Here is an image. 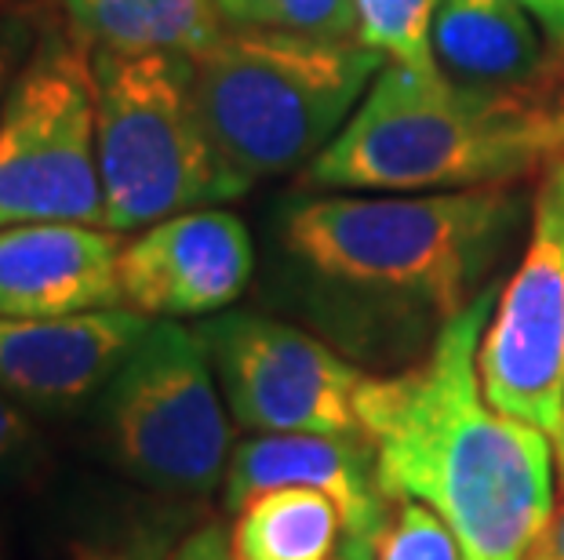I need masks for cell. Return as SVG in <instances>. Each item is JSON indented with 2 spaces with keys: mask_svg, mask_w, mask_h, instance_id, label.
Masks as SVG:
<instances>
[{
  "mask_svg": "<svg viewBox=\"0 0 564 560\" xmlns=\"http://www.w3.org/2000/svg\"><path fill=\"white\" fill-rule=\"evenodd\" d=\"M273 487H314L343 514V560H376L379 531L393 498L382 492L376 448L365 437L335 433H256L230 451L223 506L237 514Z\"/></svg>",
  "mask_w": 564,
  "mask_h": 560,
  "instance_id": "cell-12",
  "label": "cell"
},
{
  "mask_svg": "<svg viewBox=\"0 0 564 560\" xmlns=\"http://www.w3.org/2000/svg\"><path fill=\"white\" fill-rule=\"evenodd\" d=\"M121 233L84 222L0 230V317H69L121 303Z\"/></svg>",
  "mask_w": 564,
  "mask_h": 560,
  "instance_id": "cell-13",
  "label": "cell"
},
{
  "mask_svg": "<svg viewBox=\"0 0 564 560\" xmlns=\"http://www.w3.org/2000/svg\"><path fill=\"white\" fill-rule=\"evenodd\" d=\"M234 422L256 433L361 437L371 375L332 345L259 314H215L197 325Z\"/></svg>",
  "mask_w": 564,
  "mask_h": 560,
  "instance_id": "cell-9",
  "label": "cell"
},
{
  "mask_svg": "<svg viewBox=\"0 0 564 560\" xmlns=\"http://www.w3.org/2000/svg\"><path fill=\"white\" fill-rule=\"evenodd\" d=\"M543 542H546V550H550V560H564V506L557 509V517L550 520Z\"/></svg>",
  "mask_w": 564,
  "mask_h": 560,
  "instance_id": "cell-25",
  "label": "cell"
},
{
  "mask_svg": "<svg viewBox=\"0 0 564 560\" xmlns=\"http://www.w3.org/2000/svg\"><path fill=\"white\" fill-rule=\"evenodd\" d=\"M481 393L496 411L564 430V157L543 168L524 255L491 309L477 350Z\"/></svg>",
  "mask_w": 564,
  "mask_h": 560,
  "instance_id": "cell-8",
  "label": "cell"
},
{
  "mask_svg": "<svg viewBox=\"0 0 564 560\" xmlns=\"http://www.w3.org/2000/svg\"><path fill=\"white\" fill-rule=\"evenodd\" d=\"M33 30L22 15H0V117H4V102L15 80L19 66L26 63L30 47H33Z\"/></svg>",
  "mask_w": 564,
  "mask_h": 560,
  "instance_id": "cell-22",
  "label": "cell"
},
{
  "mask_svg": "<svg viewBox=\"0 0 564 560\" xmlns=\"http://www.w3.org/2000/svg\"><path fill=\"white\" fill-rule=\"evenodd\" d=\"M376 560H463L459 539L426 503L393 498L387 528L379 531Z\"/></svg>",
  "mask_w": 564,
  "mask_h": 560,
  "instance_id": "cell-19",
  "label": "cell"
},
{
  "mask_svg": "<svg viewBox=\"0 0 564 560\" xmlns=\"http://www.w3.org/2000/svg\"><path fill=\"white\" fill-rule=\"evenodd\" d=\"M441 0H354L357 41L379 52L387 63L401 66H437L434 63V33Z\"/></svg>",
  "mask_w": 564,
  "mask_h": 560,
  "instance_id": "cell-17",
  "label": "cell"
},
{
  "mask_svg": "<svg viewBox=\"0 0 564 560\" xmlns=\"http://www.w3.org/2000/svg\"><path fill=\"white\" fill-rule=\"evenodd\" d=\"M496 288L437 328L401 375H371L361 437L376 448L390 498L426 503L459 539L463 560H524L554 520V440L496 411L477 350Z\"/></svg>",
  "mask_w": 564,
  "mask_h": 560,
  "instance_id": "cell-1",
  "label": "cell"
},
{
  "mask_svg": "<svg viewBox=\"0 0 564 560\" xmlns=\"http://www.w3.org/2000/svg\"><path fill=\"white\" fill-rule=\"evenodd\" d=\"M524 560H550V550H546V542H543V539H539V542H535V550H532V553H528Z\"/></svg>",
  "mask_w": 564,
  "mask_h": 560,
  "instance_id": "cell-26",
  "label": "cell"
},
{
  "mask_svg": "<svg viewBox=\"0 0 564 560\" xmlns=\"http://www.w3.org/2000/svg\"><path fill=\"white\" fill-rule=\"evenodd\" d=\"M561 157H564V153H561Z\"/></svg>",
  "mask_w": 564,
  "mask_h": 560,
  "instance_id": "cell-29",
  "label": "cell"
},
{
  "mask_svg": "<svg viewBox=\"0 0 564 560\" xmlns=\"http://www.w3.org/2000/svg\"><path fill=\"white\" fill-rule=\"evenodd\" d=\"M0 560H4V557H0Z\"/></svg>",
  "mask_w": 564,
  "mask_h": 560,
  "instance_id": "cell-30",
  "label": "cell"
},
{
  "mask_svg": "<svg viewBox=\"0 0 564 560\" xmlns=\"http://www.w3.org/2000/svg\"><path fill=\"white\" fill-rule=\"evenodd\" d=\"M564 153V91H488L441 66L387 63L350 121L306 164V183L361 194L510 186Z\"/></svg>",
  "mask_w": 564,
  "mask_h": 560,
  "instance_id": "cell-2",
  "label": "cell"
},
{
  "mask_svg": "<svg viewBox=\"0 0 564 560\" xmlns=\"http://www.w3.org/2000/svg\"><path fill=\"white\" fill-rule=\"evenodd\" d=\"M256 248L248 226L223 208L178 211L135 230L121 248V303L153 320L215 317L251 281Z\"/></svg>",
  "mask_w": 564,
  "mask_h": 560,
  "instance_id": "cell-10",
  "label": "cell"
},
{
  "mask_svg": "<svg viewBox=\"0 0 564 560\" xmlns=\"http://www.w3.org/2000/svg\"><path fill=\"white\" fill-rule=\"evenodd\" d=\"M66 26L91 52L197 58L234 26L219 0H63Z\"/></svg>",
  "mask_w": 564,
  "mask_h": 560,
  "instance_id": "cell-15",
  "label": "cell"
},
{
  "mask_svg": "<svg viewBox=\"0 0 564 560\" xmlns=\"http://www.w3.org/2000/svg\"><path fill=\"white\" fill-rule=\"evenodd\" d=\"M95 110L106 230L135 233L178 211L230 205L256 186L204 121L194 58L95 52Z\"/></svg>",
  "mask_w": 564,
  "mask_h": 560,
  "instance_id": "cell-5",
  "label": "cell"
},
{
  "mask_svg": "<svg viewBox=\"0 0 564 560\" xmlns=\"http://www.w3.org/2000/svg\"><path fill=\"white\" fill-rule=\"evenodd\" d=\"M430 44L441 74L470 88H535L557 74L518 0H441Z\"/></svg>",
  "mask_w": 564,
  "mask_h": 560,
  "instance_id": "cell-14",
  "label": "cell"
},
{
  "mask_svg": "<svg viewBox=\"0 0 564 560\" xmlns=\"http://www.w3.org/2000/svg\"><path fill=\"white\" fill-rule=\"evenodd\" d=\"M387 58L357 37L230 30L194 58L200 113L248 183L310 164L350 121Z\"/></svg>",
  "mask_w": 564,
  "mask_h": 560,
  "instance_id": "cell-4",
  "label": "cell"
},
{
  "mask_svg": "<svg viewBox=\"0 0 564 560\" xmlns=\"http://www.w3.org/2000/svg\"><path fill=\"white\" fill-rule=\"evenodd\" d=\"M153 317L128 306L69 317H0V389L37 419L74 415L113 378Z\"/></svg>",
  "mask_w": 564,
  "mask_h": 560,
  "instance_id": "cell-11",
  "label": "cell"
},
{
  "mask_svg": "<svg viewBox=\"0 0 564 560\" xmlns=\"http://www.w3.org/2000/svg\"><path fill=\"white\" fill-rule=\"evenodd\" d=\"M557 470H561V484H564V430H561V437H557Z\"/></svg>",
  "mask_w": 564,
  "mask_h": 560,
  "instance_id": "cell-27",
  "label": "cell"
},
{
  "mask_svg": "<svg viewBox=\"0 0 564 560\" xmlns=\"http://www.w3.org/2000/svg\"><path fill=\"white\" fill-rule=\"evenodd\" d=\"M521 222L510 186L310 197L281 216L284 252L324 288L452 320L481 295Z\"/></svg>",
  "mask_w": 564,
  "mask_h": 560,
  "instance_id": "cell-3",
  "label": "cell"
},
{
  "mask_svg": "<svg viewBox=\"0 0 564 560\" xmlns=\"http://www.w3.org/2000/svg\"><path fill=\"white\" fill-rule=\"evenodd\" d=\"M343 514L314 487H273L234 514L237 560H339Z\"/></svg>",
  "mask_w": 564,
  "mask_h": 560,
  "instance_id": "cell-16",
  "label": "cell"
},
{
  "mask_svg": "<svg viewBox=\"0 0 564 560\" xmlns=\"http://www.w3.org/2000/svg\"><path fill=\"white\" fill-rule=\"evenodd\" d=\"M178 546V517H124L74 539L69 560H172Z\"/></svg>",
  "mask_w": 564,
  "mask_h": 560,
  "instance_id": "cell-20",
  "label": "cell"
},
{
  "mask_svg": "<svg viewBox=\"0 0 564 560\" xmlns=\"http://www.w3.org/2000/svg\"><path fill=\"white\" fill-rule=\"evenodd\" d=\"M37 415L0 389V495L37 487L47 473V444L37 430Z\"/></svg>",
  "mask_w": 564,
  "mask_h": 560,
  "instance_id": "cell-21",
  "label": "cell"
},
{
  "mask_svg": "<svg viewBox=\"0 0 564 560\" xmlns=\"http://www.w3.org/2000/svg\"><path fill=\"white\" fill-rule=\"evenodd\" d=\"M557 85H561V91H564V52H561V58H557Z\"/></svg>",
  "mask_w": 564,
  "mask_h": 560,
  "instance_id": "cell-28",
  "label": "cell"
},
{
  "mask_svg": "<svg viewBox=\"0 0 564 560\" xmlns=\"http://www.w3.org/2000/svg\"><path fill=\"white\" fill-rule=\"evenodd\" d=\"M518 4L543 26L550 44L564 52V0H518Z\"/></svg>",
  "mask_w": 564,
  "mask_h": 560,
  "instance_id": "cell-24",
  "label": "cell"
},
{
  "mask_svg": "<svg viewBox=\"0 0 564 560\" xmlns=\"http://www.w3.org/2000/svg\"><path fill=\"white\" fill-rule=\"evenodd\" d=\"M172 560H237V557L230 550V531H226L223 524L208 520L178 539Z\"/></svg>",
  "mask_w": 564,
  "mask_h": 560,
  "instance_id": "cell-23",
  "label": "cell"
},
{
  "mask_svg": "<svg viewBox=\"0 0 564 560\" xmlns=\"http://www.w3.org/2000/svg\"><path fill=\"white\" fill-rule=\"evenodd\" d=\"M95 52L69 26L44 30L0 117V230L15 222L102 226Z\"/></svg>",
  "mask_w": 564,
  "mask_h": 560,
  "instance_id": "cell-7",
  "label": "cell"
},
{
  "mask_svg": "<svg viewBox=\"0 0 564 560\" xmlns=\"http://www.w3.org/2000/svg\"><path fill=\"white\" fill-rule=\"evenodd\" d=\"M197 328L153 320L99 393L102 448L158 495H208L230 462V419Z\"/></svg>",
  "mask_w": 564,
  "mask_h": 560,
  "instance_id": "cell-6",
  "label": "cell"
},
{
  "mask_svg": "<svg viewBox=\"0 0 564 560\" xmlns=\"http://www.w3.org/2000/svg\"><path fill=\"white\" fill-rule=\"evenodd\" d=\"M234 30H278L299 37H357L354 0H219Z\"/></svg>",
  "mask_w": 564,
  "mask_h": 560,
  "instance_id": "cell-18",
  "label": "cell"
}]
</instances>
